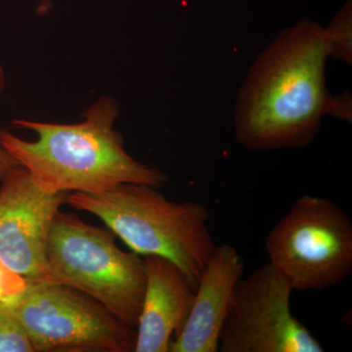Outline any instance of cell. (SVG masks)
Listing matches in <instances>:
<instances>
[{"instance_id":"obj_3","label":"cell","mask_w":352,"mask_h":352,"mask_svg":"<svg viewBox=\"0 0 352 352\" xmlns=\"http://www.w3.org/2000/svg\"><path fill=\"white\" fill-rule=\"evenodd\" d=\"M159 188L126 183L101 193L67 195L71 207L100 219L139 256L175 263L196 291L217 245L208 228L210 212L196 201L168 200Z\"/></svg>"},{"instance_id":"obj_5","label":"cell","mask_w":352,"mask_h":352,"mask_svg":"<svg viewBox=\"0 0 352 352\" xmlns=\"http://www.w3.org/2000/svg\"><path fill=\"white\" fill-rule=\"evenodd\" d=\"M268 263L294 291L337 286L352 271V222L327 198L303 195L268 233Z\"/></svg>"},{"instance_id":"obj_15","label":"cell","mask_w":352,"mask_h":352,"mask_svg":"<svg viewBox=\"0 0 352 352\" xmlns=\"http://www.w3.org/2000/svg\"><path fill=\"white\" fill-rule=\"evenodd\" d=\"M19 166L20 164L14 159L12 155L7 152L6 150L0 145V182H1L13 168H17V166Z\"/></svg>"},{"instance_id":"obj_6","label":"cell","mask_w":352,"mask_h":352,"mask_svg":"<svg viewBox=\"0 0 352 352\" xmlns=\"http://www.w3.org/2000/svg\"><path fill=\"white\" fill-rule=\"evenodd\" d=\"M34 352H131L136 330L89 296L66 285L25 281L8 303Z\"/></svg>"},{"instance_id":"obj_16","label":"cell","mask_w":352,"mask_h":352,"mask_svg":"<svg viewBox=\"0 0 352 352\" xmlns=\"http://www.w3.org/2000/svg\"><path fill=\"white\" fill-rule=\"evenodd\" d=\"M4 87H6V74H4L2 67L0 66V94L3 91Z\"/></svg>"},{"instance_id":"obj_9","label":"cell","mask_w":352,"mask_h":352,"mask_svg":"<svg viewBox=\"0 0 352 352\" xmlns=\"http://www.w3.org/2000/svg\"><path fill=\"white\" fill-rule=\"evenodd\" d=\"M244 259L231 245L215 248L201 272L193 305L170 352H217L236 286L244 273Z\"/></svg>"},{"instance_id":"obj_10","label":"cell","mask_w":352,"mask_h":352,"mask_svg":"<svg viewBox=\"0 0 352 352\" xmlns=\"http://www.w3.org/2000/svg\"><path fill=\"white\" fill-rule=\"evenodd\" d=\"M145 293L136 326L135 352H168L171 338L182 330L195 291L168 259L144 256Z\"/></svg>"},{"instance_id":"obj_7","label":"cell","mask_w":352,"mask_h":352,"mask_svg":"<svg viewBox=\"0 0 352 352\" xmlns=\"http://www.w3.org/2000/svg\"><path fill=\"white\" fill-rule=\"evenodd\" d=\"M291 284L270 263L241 278L220 333L222 352H323L292 314Z\"/></svg>"},{"instance_id":"obj_8","label":"cell","mask_w":352,"mask_h":352,"mask_svg":"<svg viewBox=\"0 0 352 352\" xmlns=\"http://www.w3.org/2000/svg\"><path fill=\"white\" fill-rule=\"evenodd\" d=\"M65 193L41 188L22 166L0 187V263L25 281L50 280L46 247Z\"/></svg>"},{"instance_id":"obj_11","label":"cell","mask_w":352,"mask_h":352,"mask_svg":"<svg viewBox=\"0 0 352 352\" xmlns=\"http://www.w3.org/2000/svg\"><path fill=\"white\" fill-rule=\"evenodd\" d=\"M329 46V56L352 64V3L347 1L331 24L324 28Z\"/></svg>"},{"instance_id":"obj_4","label":"cell","mask_w":352,"mask_h":352,"mask_svg":"<svg viewBox=\"0 0 352 352\" xmlns=\"http://www.w3.org/2000/svg\"><path fill=\"white\" fill-rule=\"evenodd\" d=\"M46 261L50 281L85 294L136 328L145 293L144 259L120 250L112 231L59 210L48 236Z\"/></svg>"},{"instance_id":"obj_12","label":"cell","mask_w":352,"mask_h":352,"mask_svg":"<svg viewBox=\"0 0 352 352\" xmlns=\"http://www.w3.org/2000/svg\"><path fill=\"white\" fill-rule=\"evenodd\" d=\"M0 352H34L12 308L0 302Z\"/></svg>"},{"instance_id":"obj_14","label":"cell","mask_w":352,"mask_h":352,"mask_svg":"<svg viewBox=\"0 0 352 352\" xmlns=\"http://www.w3.org/2000/svg\"><path fill=\"white\" fill-rule=\"evenodd\" d=\"M330 116L351 122V96L349 94L333 97Z\"/></svg>"},{"instance_id":"obj_1","label":"cell","mask_w":352,"mask_h":352,"mask_svg":"<svg viewBox=\"0 0 352 352\" xmlns=\"http://www.w3.org/2000/svg\"><path fill=\"white\" fill-rule=\"evenodd\" d=\"M324 28L303 19L259 55L239 94L235 138L254 151L309 145L331 115Z\"/></svg>"},{"instance_id":"obj_13","label":"cell","mask_w":352,"mask_h":352,"mask_svg":"<svg viewBox=\"0 0 352 352\" xmlns=\"http://www.w3.org/2000/svg\"><path fill=\"white\" fill-rule=\"evenodd\" d=\"M25 286V279L11 272L0 263V302H12Z\"/></svg>"},{"instance_id":"obj_2","label":"cell","mask_w":352,"mask_h":352,"mask_svg":"<svg viewBox=\"0 0 352 352\" xmlns=\"http://www.w3.org/2000/svg\"><path fill=\"white\" fill-rule=\"evenodd\" d=\"M117 101L103 96L78 124H60L14 120L13 124L36 134L34 141L0 129V145L29 171L41 188L52 193H101L135 183L162 188L168 175L133 159L115 129Z\"/></svg>"}]
</instances>
